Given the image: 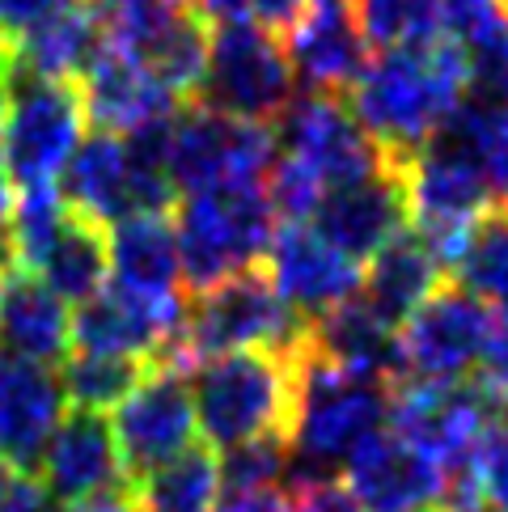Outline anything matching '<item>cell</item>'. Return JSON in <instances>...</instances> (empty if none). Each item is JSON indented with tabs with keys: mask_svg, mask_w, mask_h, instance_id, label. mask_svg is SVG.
<instances>
[{
	"mask_svg": "<svg viewBox=\"0 0 508 512\" xmlns=\"http://www.w3.org/2000/svg\"><path fill=\"white\" fill-rule=\"evenodd\" d=\"M466 98V68L458 47L437 39L424 47L381 51L348 89V111L373 140L386 166H403L449 123Z\"/></svg>",
	"mask_w": 508,
	"mask_h": 512,
	"instance_id": "cell-1",
	"label": "cell"
},
{
	"mask_svg": "<svg viewBox=\"0 0 508 512\" xmlns=\"http://www.w3.org/2000/svg\"><path fill=\"white\" fill-rule=\"evenodd\" d=\"M390 390L381 381L348 377L314 352L297 360L293 415H288V487L310 479H335L348 457L386 428Z\"/></svg>",
	"mask_w": 508,
	"mask_h": 512,
	"instance_id": "cell-2",
	"label": "cell"
},
{
	"mask_svg": "<svg viewBox=\"0 0 508 512\" xmlns=\"http://www.w3.org/2000/svg\"><path fill=\"white\" fill-rule=\"evenodd\" d=\"M195 432L204 436L212 453L238 449L263 436L288 432L293 415L297 360H280L267 352H229L195 364L187 373Z\"/></svg>",
	"mask_w": 508,
	"mask_h": 512,
	"instance_id": "cell-3",
	"label": "cell"
},
{
	"mask_svg": "<svg viewBox=\"0 0 508 512\" xmlns=\"http://www.w3.org/2000/svg\"><path fill=\"white\" fill-rule=\"evenodd\" d=\"M229 352H267L280 360H301L310 352V322L271 292L263 271H242L191 297L170 364L195 369Z\"/></svg>",
	"mask_w": 508,
	"mask_h": 512,
	"instance_id": "cell-4",
	"label": "cell"
},
{
	"mask_svg": "<svg viewBox=\"0 0 508 512\" xmlns=\"http://www.w3.org/2000/svg\"><path fill=\"white\" fill-rule=\"evenodd\" d=\"M276 225L280 221L263 187L187 195L174 216L183 292L199 297V292L242 276V271H259L271 237H276Z\"/></svg>",
	"mask_w": 508,
	"mask_h": 512,
	"instance_id": "cell-5",
	"label": "cell"
},
{
	"mask_svg": "<svg viewBox=\"0 0 508 512\" xmlns=\"http://www.w3.org/2000/svg\"><path fill=\"white\" fill-rule=\"evenodd\" d=\"M85 106L77 85L9 72L0 102V170L17 187H56L85 140Z\"/></svg>",
	"mask_w": 508,
	"mask_h": 512,
	"instance_id": "cell-6",
	"label": "cell"
},
{
	"mask_svg": "<svg viewBox=\"0 0 508 512\" xmlns=\"http://www.w3.org/2000/svg\"><path fill=\"white\" fill-rule=\"evenodd\" d=\"M276 161V132L242 123L204 102H187L166 136V174L174 195H208L229 187H263Z\"/></svg>",
	"mask_w": 508,
	"mask_h": 512,
	"instance_id": "cell-7",
	"label": "cell"
},
{
	"mask_svg": "<svg viewBox=\"0 0 508 512\" xmlns=\"http://www.w3.org/2000/svg\"><path fill=\"white\" fill-rule=\"evenodd\" d=\"M297 98L280 34L254 22H229L208 30V60L199 81V102L242 123L271 127Z\"/></svg>",
	"mask_w": 508,
	"mask_h": 512,
	"instance_id": "cell-8",
	"label": "cell"
},
{
	"mask_svg": "<svg viewBox=\"0 0 508 512\" xmlns=\"http://www.w3.org/2000/svg\"><path fill=\"white\" fill-rule=\"evenodd\" d=\"M106 424H111L127 487L144 479V474H153L157 466L174 462L199 436L187 369H178V364H144L140 381L127 390V398L115 407V419H106Z\"/></svg>",
	"mask_w": 508,
	"mask_h": 512,
	"instance_id": "cell-9",
	"label": "cell"
},
{
	"mask_svg": "<svg viewBox=\"0 0 508 512\" xmlns=\"http://www.w3.org/2000/svg\"><path fill=\"white\" fill-rule=\"evenodd\" d=\"M271 132H276V153L310 170L326 191L348 187L386 166L373 140L352 119L348 102L331 94H297L271 123Z\"/></svg>",
	"mask_w": 508,
	"mask_h": 512,
	"instance_id": "cell-10",
	"label": "cell"
},
{
	"mask_svg": "<svg viewBox=\"0 0 508 512\" xmlns=\"http://www.w3.org/2000/svg\"><path fill=\"white\" fill-rule=\"evenodd\" d=\"M187 297H140L106 284L98 297L72 309V347L136 364H170L183 331Z\"/></svg>",
	"mask_w": 508,
	"mask_h": 512,
	"instance_id": "cell-11",
	"label": "cell"
},
{
	"mask_svg": "<svg viewBox=\"0 0 508 512\" xmlns=\"http://www.w3.org/2000/svg\"><path fill=\"white\" fill-rule=\"evenodd\" d=\"M492 309H483L462 288H441L415 314L398 326V356H403V381H466L479 369L483 339Z\"/></svg>",
	"mask_w": 508,
	"mask_h": 512,
	"instance_id": "cell-12",
	"label": "cell"
},
{
	"mask_svg": "<svg viewBox=\"0 0 508 512\" xmlns=\"http://www.w3.org/2000/svg\"><path fill=\"white\" fill-rule=\"evenodd\" d=\"M259 271L271 292L305 322H318L343 301L360 297L365 284V267L339 254L314 225H276Z\"/></svg>",
	"mask_w": 508,
	"mask_h": 512,
	"instance_id": "cell-13",
	"label": "cell"
},
{
	"mask_svg": "<svg viewBox=\"0 0 508 512\" xmlns=\"http://www.w3.org/2000/svg\"><path fill=\"white\" fill-rule=\"evenodd\" d=\"M343 487L365 512H449L445 470L381 428L343 466Z\"/></svg>",
	"mask_w": 508,
	"mask_h": 512,
	"instance_id": "cell-14",
	"label": "cell"
},
{
	"mask_svg": "<svg viewBox=\"0 0 508 512\" xmlns=\"http://www.w3.org/2000/svg\"><path fill=\"white\" fill-rule=\"evenodd\" d=\"M77 94L85 106V119L106 136H140L153 127L174 123L183 111V98L166 81H157L140 60L106 47L77 81Z\"/></svg>",
	"mask_w": 508,
	"mask_h": 512,
	"instance_id": "cell-15",
	"label": "cell"
},
{
	"mask_svg": "<svg viewBox=\"0 0 508 512\" xmlns=\"http://www.w3.org/2000/svg\"><path fill=\"white\" fill-rule=\"evenodd\" d=\"M407 221H411V212H407L403 174L394 166H381L369 178L326 191L310 225L339 254H348V259L365 267L377 250H386L407 229Z\"/></svg>",
	"mask_w": 508,
	"mask_h": 512,
	"instance_id": "cell-16",
	"label": "cell"
},
{
	"mask_svg": "<svg viewBox=\"0 0 508 512\" xmlns=\"http://www.w3.org/2000/svg\"><path fill=\"white\" fill-rule=\"evenodd\" d=\"M34 479L64 508L115 496V491H132L119 466L111 424H106V415H89V411H68L60 419V428L51 432V441L39 457Z\"/></svg>",
	"mask_w": 508,
	"mask_h": 512,
	"instance_id": "cell-17",
	"label": "cell"
},
{
	"mask_svg": "<svg viewBox=\"0 0 508 512\" xmlns=\"http://www.w3.org/2000/svg\"><path fill=\"white\" fill-rule=\"evenodd\" d=\"M68 415L60 373L51 364L0 347V457L13 474H34L39 457Z\"/></svg>",
	"mask_w": 508,
	"mask_h": 512,
	"instance_id": "cell-18",
	"label": "cell"
},
{
	"mask_svg": "<svg viewBox=\"0 0 508 512\" xmlns=\"http://www.w3.org/2000/svg\"><path fill=\"white\" fill-rule=\"evenodd\" d=\"M280 43L293 81L305 85V94L343 98L373 60L352 5H310L280 34Z\"/></svg>",
	"mask_w": 508,
	"mask_h": 512,
	"instance_id": "cell-19",
	"label": "cell"
},
{
	"mask_svg": "<svg viewBox=\"0 0 508 512\" xmlns=\"http://www.w3.org/2000/svg\"><path fill=\"white\" fill-rule=\"evenodd\" d=\"M310 352L348 377L398 386L403 356H398V326L386 322L365 297L343 301L331 314L310 322Z\"/></svg>",
	"mask_w": 508,
	"mask_h": 512,
	"instance_id": "cell-20",
	"label": "cell"
},
{
	"mask_svg": "<svg viewBox=\"0 0 508 512\" xmlns=\"http://www.w3.org/2000/svg\"><path fill=\"white\" fill-rule=\"evenodd\" d=\"M60 199L72 216L111 229L123 216H136V170H132V153L127 140L94 132L77 144V153L60 174Z\"/></svg>",
	"mask_w": 508,
	"mask_h": 512,
	"instance_id": "cell-21",
	"label": "cell"
},
{
	"mask_svg": "<svg viewBox=\"0 0 508 512\" xmlns=\"http://www.w3.org/2000/svg\"><path fill=\"white\" fill-rule=\"evenodd\" d=\"M106 284L140 297H187L170 212H136L106 229Z\"/></svg>",
	"mask_w": 508,
	"mask_h": 512,
	"instance_id": "cell-22",
	"label": "cell"
},
{
	"mask_svg": "<svg viewBox=\"0 0 508 512\" xmlns=\"http://www.w3.org/2000/svg\"><path fill=\"white\" fill-rule=\"evenodd\" d=\"M0 347L51 369L72 352V309L30 271L0 280Z\"/></svg>",
	"mask_w": 508,
	"mask_h": 512,
	"instance_id": "cell-23",
	"label": "cell"
},
{
	"mask_svg": "<svg viewBox=\"0 0 508 512\" xmlns=\"http://www.w3.org/2000/svg\"><path fill=\"white\" fill-rule=\"evenodd\" d=\"M102 51H106L102 17L94 9V0H81V5L47 17L43 26H34L17 43H9V72L77 85Z\"/></svg>",
	"mask_w": 508,
	"mask_h": 512,
	"instance_id": "cell-24",
	"label": "cell"
},
{
	"mask_svg": "<svg viewBox=\"0 0 508 512\" xmlns=\"http://www.w3.org/2000/svg\"><path fill=\"white\" fill-rule=\"evenodd\" d=\"M445 288V267L437 263L420 237L411 229H403L386 250H377L365 263V284H360V297H365L386 322L403 326L415 309L428 297H437Z\"/></svg>",
	"mask_w": 508,
	"mask_h": 512,
	"instance_id": "cell-25",
	"label": "cell"
},
{
	"mask_svg": "<svg viewBox=\"0 0 508 512\" xmlns=\"http://www.w3.org/2000/svg\"><path fill=\"white\" fill-rule=\"evenodd\" d=\"M30 276H39L64 305H85L89 297H98L106 288V229L68 212L64 229Z\"/></svg>",
	"mask_w": 508,
	"mask_h": 512,
	"instance_id": "cell-26",
	"label": "cell"
},
{
	"mask_svg": "<svg viewBox=\"0 0 508 512\" xmlns=\"http://www.w3.org/2000/svg\"><path fill=\"white\" fill-rule=\"evenodd\" d=\"M136 512H216L221 504V470L208 445H191L174 462L132 483Z\"/></svg>",
	"mask_w": 508,
	"mask_h": 512,
	"instance_id": "cell-27",
	"label": "cell"
},
{
	"mask_svg": "<svg viewBox=\"0 0 508 512\" xmlns=\"http://www.w3.org/2000/svg\"><path fill=\"white\" fill-rule=\"evenodd\" d=\"M449 276L458 280L466 297H475L483 309H504L508 305V208L483 212L475 225L466 229L462 250L453 259Z\"/></svg>",
	"mask_w": 508,
	"mask_h": 512,
	"instance_id": "cell-28",
	"label": "cell"
},
{
	"mask_svg": "<svg viewBox=\"0 0 508 512\" xmlns=\"http://www.w3.org/2000/svg\"><path fill=\"white\" fill-rule=\"evenodd\" d=\"M441 132L475 161L496 204L508 199V106H492L479 98H462Z\"/></svg>",
	"mask_w": 508,
	"mask_h": 512,
	"instance_id": "cell-29",
	"label": "cell"
},
{
	"mask_svg": "<svg viewBox=\"0 0 508 512\" xmlns=\"http://www.w3.org/2000/svg\"><path fill=\"white\" fill-rule=\"evenodd\" d=\"M352 17L369 51H403L441 39L445 0H352Z\"/></svg>",
	"mask_w": 508,
	"mask_h": 512,
	"instance_id": "cell-30",
	"label": "cell"
},
{
	"mask_svg": "<svg viewBox=\"0 0 508 512\" xmlns=\"http://www.w3.org/2000/svg\"><path fill=\"white\" fill-rule=\"evenodd\" d=\"M60 390L68 411H89L106 415L127 398V390L140 381L144 364L123 360V356H94V352H68L60 364Z\"/></svg>",
	"mask_w": 508,
	"mask_h": 512,
	"instance_id": "cell-31",
	"label": "cell"
},
{
	"mask_svg": "<svg viewBox=\"0 0 508 512\" xmlns=\"http://www.w3.org/2000/svg\"><path fill=\"white\" fill-rule=\"evenodd\" d=\"M68 221V208L56 187H17L9 208V250L13 271H34L47 246Z\"/></svg>",
	"mask_w": 508,
	"mask_h": 512,
	"instance_id": "cell-32",
	"label": "cell"
},
{
	"mask_svg": "<svg viewBox=\"0 0 508 512\" xmlns=\"http://www.w3.org/2000/svg\"><path fill=\"white\" fill-rule=\"evenodd\" d=\"M221 470V500L225 496H250V491H271L288 479V445L280 436H263L238 449L216 453Z\"/></svg>",
	"mask_w": 508,
	"mask_h": 512,
	"instance_id": "cell-33",
	"label": "cell"
},
{
	"mask_svg": "<svg viewBox=\"0 0 508 512\" xmlns=\"http://www.w3.org/2000/svg\"><path fill=\"white\" fill-rule=\"evenodd\" d=\"M475 496L483 512H508V402L475 462Z\"/></svg>",
	"mask_w": 508,
	"mask_h": 512,
	"instance_id": "cell-34",
	"label": "cell"
},
{
	"mask_svg": "<svg viewBox=\"0 0 508 512\" xmlns=\"http://www.w3.org/2000/svg\"><path fill=\"white\" fill-rule=\"evenodd\" d=\"M479 381L500 402H508V305L492 309V322H487V339H483V356H479Z\"/></svg>",
	"mask_w": 508,
	"mask_h": 512,
	"instance_id": "cell-35",
	"label": "cell"
},
{
	"mask_svg": "<svg viewBox=\"0 0 508 512\" xmlns=\"http://www.w3.org/2000/svg\"><path fill=\"white\" fill-rule=\"evenodd\" d=\"M81 0H0V43H17L22 34H30L34 26H43L47 17H56Z\"/></svg>",
	"mask_w": 508,
	"mask_h": 512,
	"instance_id": "cell-36",
	"label": "cell"
},
{
	"mask_svg": "<svg viewBox=\"0 0 508 512\" xmlns=\"http://www.w3.org/2000/svg\"><path fill=\"white\" fill-rule=\"evenodd\" d=\"M288 496H293V512H365L339 479L297 483V487H288Z\"/></svg>",
	"mask_w": 508,
	"mask_h": 512,
	"instance_id": "cell-37",
	"label": "cell"
},
{
	"mask_svg": "<svg viewBox=\"0 0 508 512\" xmlns=\"http://www.w3.org/2000/svg\"><path fill=\"white\" fill-rule=\"evenodd\" d=\"M0 512H68V508L34 474H17L13 487L5 491V500H0Z\"/></svg>",
	"mask_w": 508,
	"mask_h": 512,
	"instance_id": "cell-38",
	"label": "cell"
},
{
	"mask_svg": "<svg viewBox=\"0 0 508 512\" xmlns=\"http://www.w3.org/2000/svg\"><path fill=\"white\" fill-rule=\"evenodd\" d=\"M305 9H310V0H246V17L271 34L288 30Z\"/></svg>",
	"mask_w": 508,
	"mask_h": 512,
	"instance_id": "cell-39",
	"label": "cell"
},
{
	"mask_svg": "<svg viewBox=\"0 0 508 512\" xmlns=\"http://www.w3.org/2000/svg\"><path fill=\"white\" fill-rule=\"evenodd\" d=\"M216 512H293V496L284 487L271 491H250V496H225Z\"/></svg>",
	"mask_w": 508,
	"mask_h": 512,
	"instance_id": "cell-40",
	"label": "cell"
},
{
	"mask_svg": "<svg viewBox=\"0 0 508 512\" xmlns=\"http://www.w3.org/2000/svg\"><path fill=\"white\" fill-rule=\"evenodd\" d=\"M191 13L204 26H229V22H250L246 17V0H187Z\"/></svg>",
	"mask_w": 508,
	"mask_h": 512,
	"instance_id": "cell-41",
	"label": "cell"
},
{
	"mask_svg": "<svg viewBox=\"0 0 508 512\" xmlns=\"http://www.w3.org/2000/svg\"><path fill=\"white\" fill-rule=\"evenodd\" d=\"M68 512H136V500H132V491H115V496L77 504V508H68Z\"/></svg>",
	"mask_w": 508,
	"mask_h": 512,
	"instance_id": "cell-42",
	"label": "cell"
},
{
	"mask_svg": "<svg viewBox=\"0 0 508 512\" xmlns=\"http://www.w3.org/2000/svg\"><path fill=\"white\" fill-rule=\"evenodd\" d=\"M9 208H13V182L0 170V233H9Z\"/></svg>",
	"mask_w": 508,
	"mask_h": 512,
	"instance_id": "cell-43",
	"label": "cell"
},
{
	"mask_svg": "<svg viewBox=\"0 0 508 512\" xmlns=\"http://www.w3.org/2000/svg\"><path fill=\"white\" fill-rule=\"evenodd\" d=\"M13 479H17V474L9 470V462H5V457H0V500H5V491L13 487Z\"/></svg>",
	"mask_w": 508,
	"mask_h": 512,
	"instance_id": "cell-44",
	"label": "cell"
},
{
	"mask_svg": "<svg viewBox=\"0 0 508 512\" xmlns=\"http://www.w3.org/2000/svg\"><path fill=\"white\" fill-rule=\"evenodd\" d=\"M5 81H9V47L0 43V98H5Z\"/></svg>",
	"mask_w": 508,
	"mask_h": 512,
	"instance_id": "cell-45",
	"label": "cell"
},
{
	"mask_svg": "<svg viewBox=\"0 0 508 512\" xmlns=\"http://www.w3.org/2000/svg\"><path fill=\"white\" fill-rule=\"evenodd\" d=\"M310 5H352V0H310Z\"/></svg>",
	"mask_w": 508,
	"mask_h": 512,
	"instance_id": "cell-46",
	"label": "cell"
},
{
	"mask_svg": "<svg viewBox=\"0 0 508 512\" xmlns=\"http://www.w3.org/2000/svg\"><path fill=\"white\" fill-rule=\"evenodd\" d=\"M0 280H5V276H0Z\"/></svg>",
	"mask_w": 508,
	"mask_h": 512,
	"instance_id": "cell-47",
	"label": "cell"
}]
</instances>
